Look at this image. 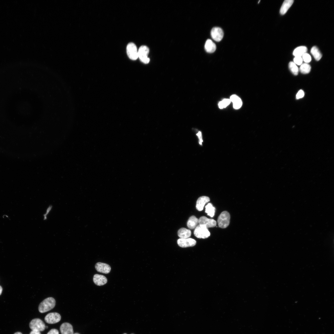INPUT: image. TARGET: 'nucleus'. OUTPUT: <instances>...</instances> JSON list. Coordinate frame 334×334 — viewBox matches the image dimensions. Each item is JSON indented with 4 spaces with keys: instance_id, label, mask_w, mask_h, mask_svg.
<instances>
[{
    "instance_id": "1",
    "label": "nucleus",
    "mask_w": 334,
    "mask_h": 334,
    "mask_svg": "<svg viewBox=\"0 0 334 334\" xmlns=\"http://www.w3.org/2000/svg\"><path fill=\"white\" fill-rule=\"evenodd\" d=\"M56 301L52 297H49L43 300L40 304L38 310L41 313H43L49 311L55 306Z\"/></svg>"
},
{
    "instance_id": "2",
    "label": "nucleus",
    "mask_w": 334,
    "mask_h": 334,
    "mask_svg": "<svg viewBox=\"0 0 334 334\" xmlns=\"http://www.w3.org/2000/svg\"><path fill=\"white\" fill-rule=\"evenodd\" d=\"M230 216L227 211L222 212L217 219V223L219 228L224 229L227 228L229 225Z\"/></svg>"
},
{
    "instance_id": "3",
    "label": "nucleus",
    "mask_w": 334,
    "mask_h": 334,
    "mask_svg": "<svg viewBox=\"0 0 334 334\" xmlns=\"http://www.w3.org/2000/svg\"><path fill=\"white\" fill-rule=\"evenodd\" d=\"M195 236L199 238H206L210 235V233L204 225H199L196 226L194 233Z\"/></svg>"
},
{
    "instance_id": "4",
    "label": "nucleus",
    "mask_w": 334,
    "mask_h": 334,
    "mask_svg": "<svg viewBox=\"0 0 334 334\" xmlns=\"http://www.w3.org/2000/svg\"><path fill=\"white\" fill-rule=\"evenodd\" d=\"M149 53L148 48L145 45L140 46L138 50V57L141 62L145 64H147L150 61V59L148 57Z\"/></svg>"
},
{
    "instance_id": "5",
    "label": "nucleus",
    "mask_w": 334,
    "mask_h": 334,
    "mask_svg": "<svg viewBox=\"0 0 334 334\" xmlns=\"http://www.w3.org/2000/svg\"><path fill=\"white\" fill-rule=\"evenodd\" d=\"M29 327L32 330L43 331L45 328L44 322L40 319L36 318L32 320L29 323Z\"/></svg>"
},
{
    "instance_id": "6",
    "label": "nucleus",
    "mask_w": 334,
    "mask_h": 334,
    "mask_svg": "<svg viewBox=\"0 0 334 334\" xmlns=\"http://www.w3.org/2000/svg\"><path fill=\"white\" fill-rule=\"evenodd\" d=\"M126 51L127 55L130 59L135 60L138 58L137 48L134 43L131 42L127 45Z\"/></svg>"
},
{
    "instance_id": "7",
    "label": "nucleus",
    "mask_w": 334,
    "mask_h": 334,
    "mask_svg": "<svg viewBox=\"0 0 334 334\" xmlns=\"http://www.w3.org/2000/svg\"><path fill=\"white\" fill-rule=\"evenodd\" d=\"M212 38L215 41L219 42L222 39L224 36V32L222 29L218 27L213 28L211 32Z\"/></svg>"
},
{
    "instance_id": "8",
    "label": "nucleus",
    "mask_w": 334,
    "mask_h": 334,
    "mask_svg": "<svg viewBox=\"0 0 334 334\" xmlns=\"http://www.w3.org/2000/svg\"><path fill=\"white\" fill-rule=\"evenodd\" d=\"M61 319L60 315L57 312L49 313L47 314L45 318V321L49 324L56 323L59 322Z\"/></svg>"
},
{
    "instance_id": "9",
    "label": "nucleus",
    "mask_w": 334,
    "mask_h": 334,
    "mask_svg": "<svg viewBox=\"0 0 334 334\" xmlns=\"http://www.w3.org/2000/svg\"><path fill=\"white\" fill-rule=\"evenodd\" d=\"M199 225L205 226L207 228L215 227L216 225V221L213 219H209L205 216H202L199 219Z\"/></svg>"
},
{
    "instance_id": "10",
    "label": "nucleus",
    "mask_w": 334,
    "mask_h": 334,
    "mask_svg": "<svg viewBox=\"0 0 334 334\" xmlns=\"http://www.w3.org/2000/svg\"><path fill=\"white\" fill-rule=\"evenodd\" d=\"M195 240L192 238H179L177 241L178 246L182 247H192L196 244Z\"/></svg>"
},
{
    "instance_id": "11",
    "label": "nucleus",
    "mask_w": 334,
    "mask_h": 334,
    "mask_svg": "<svg viewBox=\"0 0 334 334\" xmlns=\"http://www.w3.org/2000/svg\"><path fill=\"white\" fill-rule=\"evenodd\" d=\"M96 271L105 274L109 273L110 271V266L108 264L101 262L96 263L95 265Z\"/></svg>"
},
{
    "instance_id": "12",
    "label": "nucleus",
    "mask_w": 334,
    "mask_h": 334,
    "mask_svg": "<svg viewBox=\"0 0 334 334\" xmlns=\"http://www.w3.org/2000/svg\"><path fill=\"white\" fill-rule=\"evenodd\" d=\"M210 201V199L208 197L203 196L199 197L196 201V209L199 211H202L205 204Z\"/></svg>"
},
{
    "instance_id": "13",
    "label": "nucleus",
    "mask_w": 334,
    "mask_h": 334,
    "mask_svg": "<svg viewBox=\"0 0 334 334\" xmlns=\"http://www.w3.org/2000/svg\"><path fill=\"white\" fill-rule=\"evenodd\" d=\"M61 334H74L73 327L69 323H62L60 328Z\"/></svg>"
},
{
    "instance_id": "14",
    "label": "nucleus",
    "mask_w": 334,
    "mask_h": 334,
    "mask_svg": "<svg viewBox=\"0 0 334 334\" xmlns=\"http://www.w3.org/2000/svg\"><path fill=\"white\" fill-rule=\"evenodd\" d=\"M93 281L96 285L101 286L106 284L107 282V280L106 278L103 275L95 274L93 276Z\"/></svg>"
},
{
    "instance_id": "15",
    "label": "nucleus",
    "mask_w": 334,
    "mask_h": 334,
    "mask_svg": "<svg viewBox=\"0 0 334 334\" xmlns=\"http://www.w3.org/2000/svg\"><path fill=\"white\" fill-rule=\"evenodd\" d=\"M204 48L206 51L208 53L214 52L216 49V44L210 39H208L205 43Z\"/></svg>"
},
{
    "instance_id": "16",
    "label": "nucleus",
    "mask_w": 334,
    "mask_h": 334,
    "mask_svg": "<svg viewBox=\"0 0 334 334\" xmlns=\"http://www.w3.org/2000/svg\"><path fill=\"white\" fill-rule=\"evenodd\" d=\"M293 0H285L284 1L280 10V13L281 15L285 14L292 6Z\"/></svg>"
},
{
    "instance_id": "17",
    "label": "nucleus",
    "mask_w": 334,
    "mask_h": 334,
    "mask_svg": "<svg viewBox=\"0 0 334 334\" xmlns=\"http://www.w3.org/2000/svg\"><path fill=\"white\" fill-rule=\"evenodd\" d=\"M231 102L233 104V107L235 109H238L242 106V102L241 99L235 95H232L230 98Z\"/></svg>"
},
{
    "instance_id": "18",
    "label": "nucleus",
    "mask_w": 334,
    "mask_h": 334,
    "mask_svg": "<svg viewBox=\"0 0 334 334\" xmlns=\"http://www.w3.org/2000/svg\"><path fill=\"white\" fill-rule=\"evenodd\" d=\"M178 236L181 238H186L191 236V232L189 229L182 228L178 230Z\"/></svg>"
},
{
    "instance_id": "19",
    "label": "nucleus",
    "mask_w": 334,
    "mask_h": 334,
    "mask_svg": "<svg viewBox=\"0 0 334 334\" xmlns=\"http://www.w3.org/2000/svg\"><path fill=\"white\" fill-rule=\"evenodd\" d=\"M199 219L195 216H191L188 220L187 225L190 229H193L195 228L198 223Z\"/></svg>"
},
{
    "instance_id": "20",
    "label": "nucleus",
    "mask_w": 334,
    "mask_h": 334,
    "mask_svg": "<svg viewBox=\"0 0 334 334\" xmlns=\"http://www.w3.org/2000/svg\"><path fill=\"white\" fill-rule=\"evenodd\" d=\"M307 51V48L305 46H300L296 48L293 52V55L295 57H302L306 53Z\"/></svg>"
},
{
    "instance_id": "21",
    "label": "nucleus",
    "mask_w": 334,
    "mask_h": 334,
    "mask_svg": "<svg viewBox=\"0 0 334 334\" xmlns=\"http://www.w3.org/2000/svg\"><path fill=\"white\" fill-rule=\"evenodd\" d=\"M205 212L207 215L211 217H213L215 214L216 208L213 206L212 204L211 203H208L205 206Z\"/></svg>"
},
{
    "instance_id": "22",
    "label": "nucleus",
    "mask_w": 334,
    "mask_h": 334,
    "mask_svg": "<svg viewBox=\"0 0 334 334\" xmlns=\"http://www.w3.org/2000/svg\"><path fill=\"white\" fill-rule=\"evenodd\" d=\"M310 52L316 61H319L322 58V54L316 46L313 47L311 49Z\"/></svg>"
},
{
    "instance_id": "23",
    "label": "nucleus",
    "mask_w": 334,
    "mask_h": 334,
    "mask_svg": "<svg viewBox=\"0 0 334 334\" xmlns=\"http://www.w3.org/2000/svg\"><path fill=\"white\" fill-rule=\"evenodd\" d=\"M311 70L310 66L307 63L302 64L300 68V72L304 74L309 73Z\"/></svg>"
},
{
    "instance_id": "24",
    "label": "nucleus",
    "mask_w": 334,
    "mask_h": 334,
    "mask_svg": "<svg viewBox=\"0 0 334 334\" xmlns=\"http://www.w3.org/2000/svg\"><path fill=\"white\" fill-rule=\"evenodd\" d=\"M290 71L294 75H297L298 72V69L296 64L293 62H290L289 64Z\"/></svg>"
},
{
    "instance_id": "25",
    "label": "nucleus",
    "mask_w": 334,
    "mask_h": 334,
    "mask_svg": "<svg viewBox=\"0 0 334 334\" xmlns=\"http://www.w3.org/2000/svg\"><path fill=\"white\" fill-rule=\"evenodd\" d=\"M231 101L229 99H225L219 102L218 106L220 109H223L226 107L230 103Z\"/></svg>"
},
{
    "instance_id": "26",
    "label": "nucleus",
    "mask_w": 334,
    "mask_h": 334,
    "mask_svg": "<svg viewBox=\"0 0 334 334\" xmlns=\"http://www.w3.org/2000/svg\"><path fill=\"white\" fill-rule=\"evenodd\" d=\"M302 59L306 63H308L311 61L310 56L306 53L304 54L302 56Z\"/></svg>"
},
{
    "instance_id": "27",
    "label": "nucleus",
    "mask_w": 334,
    "mask_h": 334,
    "mask_svg": "<svg viewBox=\"0 0 334 334\" xmlns=\"http://www.w3.org/2000/svg\"><path fill=\"white\" fill-rule=\"evenodd\" d=\"M303 59L301 57H295L293 59V62L296 64L301 65L302 64Z\"/></svg>"
},
{
    "instance_id": "28",
    "label": "nucleus",
    "mask_w": 334,
    "mask_h": 334,
    "mask_svg": "<svg viewBox=\"0 0 334 334\" xmlns=\"http://www.w3.org/2000/svg\"><path fill=\"white\" fill-rule=\"evenodd\" d=\"M304 95V93L303 91L302 90H299L296 95V98L297 99H299L300 98L303 97Z\"/></svg>"
},
{
    "instance_id": "29",
    "label": "nucleus",
    "mask_w": 334,
    "mask_h": 334,
    "mask_svg": "<svg viewBox=\"0 0 334 334\" xmlns=\"http://www.w3.org/2000/svg\"><path fill=\"white\" fill-rule=\"evenodd\" d=\"M58 330L56 329H52L50 330L47 334H59Z\"/></svg>"
},
{
    "instance_id": "30",
    "label": "nucleus",
    "mask_w": 334,
    "mask_h": 334,
    "mask_svg": "<svg viewBox=\"0 0 334 334\" xmlns=\"http://www.w3.org/2000/svg\"><path fill=\"white\" fill-rule=\"evenodd\" d=\"M52 205H50L49 206V207L48 208H47V210H46V213L44 215V220H45L46 219H47L46 216H47V215L49 213V212L51 210V208H52Z\"/></svg>"
},
{
    "instance_id": "31",
    "label": "nucleus",
    "mask_w": 334,
    "mask_h": 334,
    "mask_svg": "<svg viewBox=\"0 0 334 334\" xmlns=\"http://www.w3.org/2000/svg\"><path fill=\"white\" fill-rule=\"evenodd\" d=\"M197 135L198 136L199 138V143L200 144H202V142H203L202 139V137L201 135V132L199 131L197 134Z\"/></svg>"
},
{
    "instance_id": "32",
    "label": "nucleus",
    "mask_w": 334,
    "mask_h": 334,
    "mask_svg": "<svg viewBox=\"0 0 334 334\" xmlns=\"http://www.w3.org/2000/svg\"><path fill=\"white\" fill-rule=\"evenodd\" d=\"M30 334H41V333L40 332L38 331L32 330Z\"/></svg>"
},
{
    "instance_id": "33",
    "label": "nucleus",
    "mask_w": 334,
    "mask_h": 334,
    "mask_svg": "<svg viewBox=\"0 0 334 334\" xmlns=\"http://www.w3.org/2000/svg\"><path fill=\"white\" fill-rule=\"evenodd\" d=\"M2 287L1 286H0V295H1V293H2Z\"/></svg>"
},
{
    "instance_id": "34",
    "label": "nucleus",
    "mask_w": 334,
    "mask_h": 334,
    "mask_svg": "<svg viewBox=\"0 0 334 334\" xmlns=\"http://www.w3.org/2000/svg\"><path fill=\"white\" fill-rule=\"evenodd\" d=\"M14 334H22L21 332H16L14 333Z\"/></svg>"
},
{
    "instance_id": "35",
    "label": "nucleus",
    "mask_w": 334,
    "mask_h": 334,
    "mask_svg": "<svg viewBox=\"0 0 334 334\" xmlns=\"http://www.w3.org/2000/svg\"><path fill=\"white\" fill-rule=\"evenodd\" d=\"M74 334H79L78 333H74Z\"/></svg>"
},
{
    "instance_id": "36",
    "label": "nucleus",
    "mask_w": 334,
    "mask_h": 334,
    "mask_svg": "<svg viewBox=\"0 0 334 334\" xmlns=\"http://www.w3.org/2000/svg\"><path fill=\"white\" fill-rule=\"evenodd\" d=\"M124 334H126V333H124Z\"/></svg>"
},
{
    "instance_id": "37",
    "label": "nucleus",
    "mask_w": 334,
    "mask_h": 334,
    "mask_svg": "<svg viewBox=\"0 0 334 334\" xmlns=\"http://www.w3.org/2000/svg\"></svg>"
}]
</instances>
